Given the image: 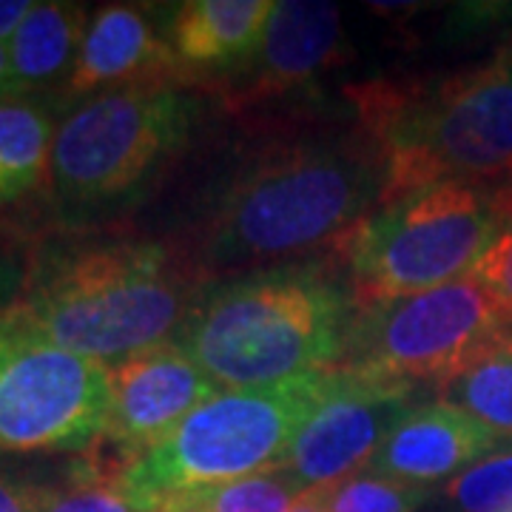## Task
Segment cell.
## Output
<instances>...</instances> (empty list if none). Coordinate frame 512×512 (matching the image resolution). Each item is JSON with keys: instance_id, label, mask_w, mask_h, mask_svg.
<instances>
[{"instance_id": "obj_1", "label": "cell", "mask_w": 512, "mask_h": 512, "mask_svg": "<svg viewBox=\"0 0 512 512\" xmlns=\"http://www.w3.org/2000/svg\"><path fill=\"white\" fill-rule=\"evenodd\" d=\"M376 140H302L256 154L208 202L194 234V276L293 262L339 242L384 197Z\"/></svg>"}, {"instance_id": "obj_2", "label": "cell", "mask_w": 512, "mask_h": 512, "mask_svg": "<svg viewBox=\"0 0 512 512\" xmlns=\"http://www.w3.org/2000/svg\"><path fill=\"white\" fill-rule=\"evenodd\" d=\"M356 302L330 262H288L202 288L174 345L231 390H259L345 362Z\"/></svg>"}, {"instance_id": "obj_3", "label": "cell", "mask_w": 512, "mask_h": 512, "mask_svg": "<svg viewBox=\"0 0 512 512\" xmlns=\"http://www.w3.org/2000/svg\"><path fill=\"white\" fill-rule=\"evenodd\" d=\"M151 239H106L37 265L18 308L43 336L94 362L174 342L202 288Z\"/></svg>"}, {"instance_id": "obj_4", "label": "cell", "mask_w": 512, "mask_h": 512, "mask_svg": "<svg viewBox=\"0 0 512 512\" xmlns=\"http://www.w3.org/2000/svg\"><path fill=\"white\" fill-rule=\"evenodd\" d=\"M356 103L382 148V202L436 183L512 174V43L436 86L373 83Z\"/></svg>"}, {"instance_id": "obj_5", "label": "cell", "mask_w": 512, "mask_h": 512, "mask_svg": "<svg viewBox=\"0 0 512 512\" xmlns=\"http://www.w3.org/2000/svg\"><path fill=\"white\" fill-rule=\"evenodd\" d=\"M197 100L174 83H134L83 100L55 131L49 185L66 217L134 200L188 143Z\"/></svg>"}, {"instance_id": "obj_6", "label": "cell", "mask_w": 512, "mask_h": 512, "mask_svg": "<svg viewBox=\"0 0 512 512\" xmlns=\"http://www.w3.org/2000/svg\"><path fill=\"white\" fill-rule=\"evenodd\" d=\"M498 228L495 191L436 183L376 205L336 242L356 308L473 274Z\"/></svg>"}, {"instance_id": "obj_7", "label": "cell", "mask_w": 512, "mask_h": 512, "mask_svg": "<svg viewBox=\"0 0 512 512\" xmlns=\"http://www.w3.org/2000/svg\"><path fill=\"white\" fill-rule=\"evenodd\" d=\"M328 376L325 370L274 387L217 393L131 464L128 490L157 512L168 495L282 470L325 396Z\"/></svg>"}, {"instance_id": "obj_8", "label": "cell", "mask_w": 512, "mask_h": 512, "mask_svg": "<svg viewBox=\"0 0 512 512\" xmlns=\"http://www.w3.org/2000/svg\"><path fill=\"white\" fill-rule=\"evenodd\" d=\"M109 407V365L55 345L18 305L0 313V453L89 450Z\"/></svg>"}, {"instance_id": "obj_9", "label": "cell", "mask_w": 512, "mask_h": 512, "mask_svg": "<svg viewBox=\"0 0 512 512\" xmlns=\"http://www.w3.org/2000/svg\"><path fill=\"white\" fill-rule=\"evenodd\" d=\"M507 325L493 296L464 276L433 291L356 308L339 367L376 379L441 384Z\"/></svg>"}, {"instance_id": "obj_10", "label": "cell", "mask_w": 512, "mask_h": 512, "mask_svg": "<svg viewBox=\"0 0 512 512\" xmlns=\"http://www.w3.org/2000/svg\"><path fill=\"white\" fill-rule=\"evenodd\" d=\"M419 384L333 367L322 402L293 441L285 470L302 490H325L373 461L419 404Z\"/></svg>"}, {"instance_id": "obj_11", "label": "cell", "mask_w": 512, "mask_h": 512, "mask_svg": "<svg viewBox=\"0 0 512 512\" xmlns=\"http://www.w3.org/2000/svg\"><path fill=\"white\" fill-rule=\"evenodd\" d=\"M342 60V9L322 0H282L274 6L262 37L237 66L220 72L228 106H256Z\"/></svg>"}, {"instance_id": "obj_12", "label": "cell", "mask_w": 512, "mask_h": 512, "mask_svg": "<svg viewBox=\"0 0 512 512\" xmlns=\"http://www.w3.org/2000/svg\"><path fill=\"white\" fill-rule=\"evenodd\" d=\"M111 407L106 439L143 456L163 441L185 416L220 393L180 345L165 342L109 367Z\"/></svg>"}, {"instance_id": "obj_13", "label": "cell", "mask_w": 512, "mask_h": 512, "mask_svg": "<svg viewBox=\"0 0 512 512\" xmlns=\"http://www.w3.org/2000/svg\"><path fill=\"white\" fill-rule=\"evenodd\" d=\"M180 63L168 46V37L157 32L143 6L111 3L103 6L83 37L80 55L66 80V94H100L134 83H174Z\"/></svg>"}, {"instance_id": "obj_14", "label": "cell", "mask_w": 512, "mask_h": 512, "mask_svg": "<svg viewBox=\"0 0 512 512\" xmlns=\"http://www.w3.org/2000/svg\"><path fill=\"white\" fill-rule=\"evenodd\" d=\"M493 430L447 402L419 404L373 456L370 476L427 487L495 453Z\"/></svg>"}, {"instance_id": "obj_15", "label": "cell", "mask_w": 512, "mask_h": 512, "mask_svg": "<svg viewBox=\"0 0 512 512\" xmlns=\"http://www.w3.org/2000/svg\"><path fill=\"white\" fill-rule=\"evenodd\" d=\"M271 0H191L168 15V46L180 66L231 69L259 43Z\"/></svg>"}, {"instance_id": "obj_16", "label": "cell", "mask_w": 512, "mask_h": 512, "mask_svg": "<svg viewBox=\"0 0 512 512\" xmlns=\"http://www.w3.org/2000/svg\"><path fill=\"white\" fill-rule=\"evenodd\" d=\"M89 29L86 6L80 3H35V9L20 23L15 37L6 43L12 60L15 94L49 89L66 83L80 55Z\"/></svg>"}, {"instance_id": "obj_17", "label": "cell", "mask_w": 512, "mask_h": 512, "mask_svg": "<svg viewBox=\"0 0 512 512\" xmlns=\"http://www.w3.org/2000/svg\"><path fill=\"white\" fill-rule=\"evenodd\" d=\"M134 461L137 456L126 447L100 436L74 461L63 484L32 487L35 512H151L128 490Z\"/></svg>"}, {"instance_id": "obj_18", "label": "cell", "mask_w": 512, "mask_h": 512, "mask_svg": "<svg viewBox=\"0 0 512 512\" xmlns=\"http://www.w3.org/2000/svg\"><path fill=\"white\" fill-rule=\"evenodd\" d=\"M55 120L29 97L0 100V208L29 197L49 180Z\"/></svg>"}, {"instance_id": "obj_19", "label": "cell", "mask_w": 512, "mask_h": 512, "mask_svg": "<svg viewBox=\"0 0 512 512\" xmlns=\"http://www.w3.org/2000/svg\"><path fill=\"white\" fill-rule=\"evenodd\" d=\"M439 390L441 402L464 410L495 436L512 439V325L478 348Z\"/></svg>"}, {"instance_id": "obj_20", "label": "cell", "mask_w": 512, "mask_h": 512, "mask_svg": "<svg viewBox=\"0 0 512 512\" xmlns=\"http://www.w3.org/2000/svg\"><path fill=\"white\" fill-rule=\"evenodd\" d=\"M302 493L299 481L282 467L168 495L157 512H288Z\"/></svg>"}, {"instance_id": "obj_21", "label": "cell", "mask_w": 512, "mask_h": 512, "mask_svg": "<svg viewBox=\"0 0 512 512\" xmlns=\"http://www.w3.org/2000/svg\"><path fill=\"white\" fill-rule=\"evenodd\" d=\"M328 512H413L421 507L430 490L396 478L356 476L319 490Z\"/></svg>"}, {"instance_id": "obj_22", "label": "cell", "mask_w": 512, "mask_h": 512, "mask_svg": "<svg viewBox=\"0 0 512 512\" xmlns=\"http://www.w3.org/2000/svg\"><path fill=\"white\" fill-rule=\"evenodd\" d=\"M444 495L458 512H512V450L470 464L447 484Z\"/></svg>"}, {"instance_id": "obj_23", "label": "cell", "mask_w": 512, "mask_h": 512, "mask_svg": "<svg viewBox=\"0 0 512 512\" xmlns=\"http://www.w3.org/2000/svg\"><path fill=\"white\" fill-rule=\"evenodd\" d=\"M498 228L490 248L481 254L470 279H476L512 325V185L495 188Z\"/></svg>"}, {"instance_id": "obj_24", "label": "cell", "mask_w": 512, "mask_h": 512, "mask_svg": "<svg viewBox=\"0 0 512 512\" xmlns=\"http://www.w3.org/2000/svg\"><path fill=\"white\" fill-rule=\"evenodd\" d=\"M29 276L32 274L26 271V262L20 259L18 251L0 239V313L18 305L29 285Z\"/></svg>"}, {"instance_id": "obj_25", "label": "cell", "mask_w": 512, "mask_h": 512, "mask_svg": "<svg viewBox=\"0 0 512 512\" xmlns=\"http://www.w3.org/2000/svg\"><path fill=\"white\" fill-rule=\"evenodd\" d=\"M0 512H35L32 484H20L15 478L0 476Z\"/></svg>"}, {"instance_id": "obj_26", "label": "cell", "mask_w": 512, "mask_h": 512, "mask_svg": "<svg viewBox=\"0 0 512 512\" xmlns=\"http://www.w3.org/2000/svg\"><path fill=\"white\" fill-rule=\"evenodd\" d=\"M35 9L32 0H0V43H9L26 15Z\"/></svg>"}, {"instance_id": "obj_27", "label": "cell", "mask_w": 512, "mask_h": 512, "mask_svg": "<svg viewBox=\"0 0 512 512\" xmlns=\"http://www.w3.org/2000/svg\"><path fill=\"white\" fill-rule=\"evenodd\" d=\"M6 97H18L15 83H12V60H9V46L0 43V100Z\"/></svg>"}, {"instance_id": "obj_28", "label": "cell", "mask_w": 512, "mask_h": 512, "mask_svg": "<svg viewBox=\"0 0 512 512\" xmlns=\"http://www.w3.org/2000/svg\"><path fill=\"white\" fill-rule=\"evenodd\" d=\"M288 512H328V510H325V504H322V495H319V490H305V493L293 501V507Z\"/></svg>"}]
</instances>
